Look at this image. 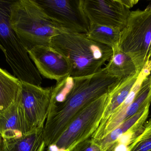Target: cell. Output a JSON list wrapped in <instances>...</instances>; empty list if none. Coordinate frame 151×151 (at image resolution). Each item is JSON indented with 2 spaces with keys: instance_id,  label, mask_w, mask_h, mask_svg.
<instances>
[{
  "instance_id": "ac0fdd59",
  "label": "cell",
  "mask_w": 151,
  "mask_h": 151,
  "mask_svg": "<svg viewBox=\"0 0 151 151\" xmlns=\"http://www.w3.org/2000/svg\"><path fill=\"white\" fill-rule=\"evenodd\" d=\"M121 31L117 27L91 23L86 34L91 40L112 49L119 47Z\"/></svg>"
},
{
  "instance_id": "52a82bcc",
  "label": "cell",
  "mask_w": 151,
  "mask_h": 151,
  "mask_svg": "<svg viewBox=\"0 0 151 151\" xmlns=\"http://www.w3.org/2000/svg\"><path fill=\"white\" fill-rule=\"evenodd\" d=\"M52 87L22 82L18 98L24 135L44 128L51 104Z\"/></svg>"
},
{
  "instance_id": "7c38bea8",
  "label": "cell",
  "mask_w": 151,
  "mask_h": 151,
  "mask_svg": "<svg viewBox=\"0 0 151 151\" xmlns=\"http://www.w3.org/2000/svg\"><path fill=\"white\" fill-rule=\"evenodd\" d=\"M150 107L147 106L134 116L121 123L103 139L94 141L99 145L102 151L111 150L122 137L128 133H136L143 128L149 116Z\"/></svg>"
},
{
  "instance_id": "603a6c76",
  "label": "cell",
  "mask_w": 151,
  "mask_h": 151,
  "mask_svg": "<svg viewBox=\"0 0 151 151\" xmlns=\"http://www.w3.org/2000/svg\"><path fill=\"white\" fill-rule=\"evenodd\" d=\"M2 143V138L0 136V151H1V150Z\"/></svg>"
},
{
  "instance_id": "30bf717a",
  "label": "cell",
  "mask_w": 151,
  "mask_h": 151,
  "mask_svg": "<svg viewBox=\"0 0 151 151\" xmlns=\"http://www.w3.org/2000/svg\"><path fill=\"white\" fill-rule=\"evenodd\" d=\"M41 75L59 82L69 76L71 66L68 59L50 46H38L27 51Z\"/></svg>"
},
{
  "instance_id": "ba28073f",
  "label": "cell",
  "mask_w": 151,
  "mask_h": 151,
  "mask_svg": "<svg viewBox=\"0 0 151 151\" xmlns=\"http://www.w3.org/2000/svg\"><path fill=\"white\" fill-rule=\"evenodd\" d=\"M56 28L63 33H87L90 22L81 0H35Z\"/></svg>"
},
{
  "instance_id": "7402d4cb",
  "label": "cell",
  "mask_w": 151,
  "mask_h": 151,
  "mask_svg": "<svg viewBox=\"0 0 151 151\" xmlns=\"http://www.w3.org/2000/svg\"><path fill=\"white\" fill-rule=\"evenodd\" d=\"M121 1L122 4L129 9L130 8H132L135 4H137L139 1H132V0H127V1L121 0Z\"/></svg>"
},
{
  "instance_id": "9c48e42d",
  "label": "cell",
  "mask_w": 151,
  "mask_h": 151,
  "mask_svg": "<svg viewBox=\"0 0 151 151\" xmlns=\"http://www.w3.org/2000/svg\"><path fill=\"white\" fill-rule=\"evenodd\" d=\"M83 11L90 24L117 27L122 30L130 12L121 0H81Z\"/></svg>"
},
{
  "instance_id": "cb8c5ba5",
  "label": "cell",
  "mask_w": 151,
  "mask_h": 151,
  "mask_svg": "<svg viewBox=\"0 0 151 151\" xmlns=\"http://www.w3.org/2000/svg\"><path fill=\"white\" fill-rule=\"evenodd\" d=\"M149 64H150V66H151V58L150 60V61H149Z\"/></svg>"
},
{
  "instance_id": "44dd1931",
  "label": "cell",
  "mask_w": 151,
  "mask_h": 151,
  "mask_svg": "<svg viewBox=\"0 0 151 151\" xmlns=\"http://www.w3.org/2000/svg\"><path fill=\"white\" fill-rule=\"evenodd\" d=\"M72 151H102L99 145L92 139L83 141L76 145Z\"/></svg>"
},
{
  "instance_id": "8fae6325",
  "label": "cell",
  "mask_w": 151,
  "mask_h": 151,
  "mask_svg": "<svg viewBox=\"0 0 151 151\" xmlns=\"http://www.w3.org/2000/svg\"><path fill=\"white\" fill-rule=\"evenodd\" d=\"M151 104V73L143 81L141 87L132 103L124 110L114 113L106 122L99 127L91 137L100 140L121 123L137 114Z\"/></svg>"
},
{
  "instance_id": "e0dca14e",
  "label": "cell",
  "mask_w": 151,
  "mask_h": 151,
  "mask_svg": "<svg viewBox=\"0 0 151 151\" xmlns=\"http://www.w3.org/2000/svg\"><path fill=\"white\" fill-rule=\"evenodd\" d=\"M113 54L105 68L109 74L118 79L134 75L137 72L131 58L119 47L112 48Z\"/></svg>"
},
{
  "instance_id": "5bb4252c",
  "label": "cell",
  "mask_w": 151,
  "mask_h": 151,
  "mask_svg": "<svg viewBox=\"0 0 151 151\" xmlns=\"http://www.w3.org/2000/svg\"><path fill=\"white\" fill-rule=\"evenodd\" d=\"M44 128L19 138L3 140L1 151H45Z\"/></svg>"
},
{
  "instance_id": "ffe728a7",
  "label": "cell",
  "mask_w": 151,
  "mask_h": 151,
  "mask_svg": "<svg viewBox=\"0 0 151 151\" xmlns=\"http://www.w3.org/2000/svg\"><path fill=\"white\" fill-rule=\"evenodd\" d=\"M74 85V79L70 75L57 82L55 86L52 87L51 104L60 103L64 101Z\"/></svg>"
},
{
  "instance_id": "6da1fadb",
  "label": "cell",
  "mask_w": 151,
  "mask_h": 151,
  "mask_svg": "<svg viewBox=\"0 0 151 151\" xmlns=\"http://www.w3.org/2000/svg\"><path fill=\"white\" fill-rule=\"evenodd\" d=\"M119 79L109 74L105 67L92 75L75 78L74 86L64 101L50 105L44 127L46 148L55 143L81 109L109 93Z\"/></svg>"
},
{
  "instance_id": "7a4b0ae2",
  "label": "cell",
  "mask_w": 151,
  "mask_h": 151,
  "mask_svg": "<svg viewBox=\"0 0 151 151\" xmlns=\"http://www.w3.org/2000/svg\"><path fill=\"white\" fill-rule=\"evenodd\" d=\"M50 46L68 59L71 66L70 76L74 79L96 73L113 54L111 48L91 40L85 33L57 35L51 38Z\"/></svg>"
},
{
  "instance_id": "5b68a950",
  "label": "cell",
  "mask_w": 151,
  "mask_h": 151,
  "mask_svg": "<svg viewBox=\"0 0 151 151\" xmlns=\"http://www.w3.org/2000/svg\"><path fill=\"white\" fill-rule=\"evenodd\" d=\"M119 47L131 58L140 73L151 58V4L142 10L130 11Z\"/></svg>"
},
{
  "instance_id": "4fadbf2b",
  "label": "cell",
  "mask_w": 151,
  "mask_h": 151,
  "mask_svg": "<svg viewBox=\"0 0 151 151\" xmlns=\"http://www.w3.org/2000/svg\"><path fill=\"white\" fill-rule=\"evenodd\" d=\"M139 73H137L134 75L120 79L115 83L108 93V102L99 127L104 125L126 101L137 80Z\"/></svg>"
},
{
  "instance_id": "9a60e30c",
  "label": "cell",
  "mask_w": 151,
  "mask_h": 151,
  "mask_svg": "<svg viewBox=\"0 0 151 151\" xmlns=\"http://www.w3.org/2000/svg\"><path fill=\"white\" fill-rule=\"evenodd\" d=\"M24 135L17 102L0 113V136L3 140L19 138Z\"/></svg>"
},
{
  "instance_id": "d4e9b609",
  "label": "cell",
  "mask_w": 151,
  "mask_h": 151,
  "mask_svg": "<svg viewBox=\"0 0 151 151\" xmlns=\"http://www.w3.org/2000/svg\"><path fill=\"white\" fill-rule=\"evenodd\" d=\"M151 151V150H150V151Z\"/></svg>"
},
{
  "instance_id": "3957f363",
  "label": "cell",
  "mask_w": 151,
  "mask_h": 151,
  "mask_svg": "<svg viewBox=\"0 0 151 151\" xmlns=\"http://www.w3.org/2000/svg\"><path fill=\"white\" fill-rule=\"evenodd\" d=\"M10 23L27 51L38 46H50L51 38L63 33L55 27L35 0L13 1Z\"/></svg>"
},
{
  "instance_id": "d6986e66",
  "label": "cell",
  "mask_w": 151,
  "mask_h": 151,
  "mask_svg": "<svg viewBox=\"0 0 151 151\" xmlns=\"http://www.w3.org/2000/svg\"><path fill=\"white\" fill-rule=\"evenodd\" d=\"M151 150V118L140 134L131 141L127 151H149Z\"/></svg>"
},
{
  "instance_id": "2e32d148",
  "label": "cell",
  "mask_w": 151,
  "mask_h": 151,
  "mask_svg": "<svg viewBox=\"0 0 151 151\" xmlns=\"http://www.w3.org/2000/svg\"><path fill=\"white\" fill-rule=\"evenodd\" d=\"M22 87V82L0 68V113L16 103Z\"/></svg>"
},
{
  "instance_id": "277c9868",
  "label": "cell",
  "mask_w": 151,
  "mask_h": 151,
  "mask_svg": "<svg viewBox=\"0 0 151 151\" xmlns=\"http://www.w3.org/2000/svg\"><path fill=\"white\" fill-rule=\"evenodd\" d=\"M13 1L0 0V48L15 77L22 82L41 86V75L11 26V6Z\"/></svg>"
},
{
  "instance_id": "8992f818",
  "label": "cell",
  "mask_w": 151,
  "mask_h": 151,
  "mask_svg": "<svg viewBox=\"0 0 151 151\" xmlns=\"http://www.w3.org/2000/svg\"><path fill=\"white\" fill-rule=\"evenodd\" d=\"M108 97V93L105 94L81 109L57 141L46 151H72L76 145L91 137L100 125Z\"/></svg>"
}]
</instances>
